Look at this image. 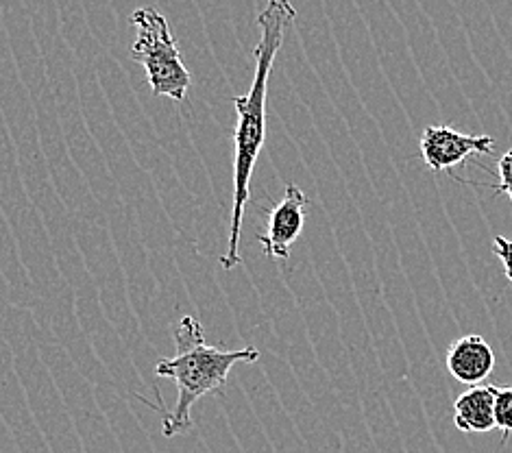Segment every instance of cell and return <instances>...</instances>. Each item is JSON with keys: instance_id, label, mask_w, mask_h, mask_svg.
<instances>
[{"instance_id": "1", "label": "cell", "mask_w": 512, "mask_h": 453, "mask_svg": "<svg viewBox=\"0 0 512 453\" xmlns=\"http://www.w3.org/2000/svg\"><path fill=\"white\" fill-rule=\"evenodd\" d=\"M297 20V9L290 0H268V5L258 18L262 38L255 46V75L251 90L245 96H236L234 105L238 112V125L234 133V210H231V227L227 251L221 257L225 271L240 264V231L245 207L249 203L253 168L258 164L260 151L266 138V96L268 77L275 59L282 51L288 29Z\"/></svg>"}, {"instance_id": "9", "label": "cell", "mask_w": 512, "mask_h": 453, "mask_svg": "<svg viewBox=\"0 0 512 453\" xmlns=\"http://www.w3.org/2000/svg\"><path fill=\"white\" fill-rule=\"evenodd\" d=\"M495 194H506L512 203V149L499 157V186Z\"/></svg>"}, {"instance_id": "3", "label": "cell", "mask_w": 512, "mask_h": 453, "mask_svg": "<svg viewBox=\"0 0 512 453\" xmlns=\"http://www.w3.org/2000/svg\"><path fill=\"white\" fill-rule=\"evenodd\" d=\"M136 27V42L131 59L146 72V81L155 96H170L177 103L186 101L192 77L181 59L179 46L168 20L153 7H140L131 16Z\"/></svg>"}, {"instance_id": "5", "label": "cell", "mask_w": 512, "mask_h": 453, "mask_svg": "<svg viewBox=\"0 0 512 453\" xmlns=\"http://www.w3.org/2000/svg\"><path fill=\"white\" fill-rule=\"evenodd\" d=\"M306 210L308 197L295 183H288L284 199L273 207L271 216H268L266 234L258 238L266 257L282 262L288 260L292 242L301 236L303 225H306Z\"/></svg>"}, {"instance_id": "6", "label": "cell", "mask_w": 512, "mask_h": 453, "mask_svg": "<svg viewBox=\"0 0 512 453\" xmlns=\"http://www.w3.org/2000/svg\"><path fill=\"white\" fill-rule=\"evenodd\" d=\"M445 362L458 382L480 386L495 369V351L480 334H467L451 342Z\"/></svg>"}, {"instance_id": "8", "label": "cell", "mask_w": 512, "mask_h": 453, "mask_svg": "<svg viewBox=\"0 0 512 453\" xmlns=\"http://www.w3.org/2000/svg\"><path fill=\"white\" fill-rule=\"evenodd\" d=\"M495 427L506 443L512 436V386L495 390Z\"/></svg>"}, {"instance_id": "10", "label": "cell", "mask_w": 512, "mask_h": 453, "mask_svg": "<svg viewBox=\"0 0 512 453\" xmlns=\"http://www.w3.org/2000/svg\"><path fill=\"white\" fill-rule=\"evenodd\" d=\"M493 253L502 260L504 264V273L508 277V281L512 284V240L504 238V236H495L493 240Z\"/></svg>"}, {"instance_id": "2", "label": "cell", "mask_w": 512, "mask_h": 453, "mask_svg": "<svg viewBox=\"0 0 512 453\" xmlns=\"http://www.w3.org/2000/svg\"><path fill=\"white\" fill-rule=\"evenodd\" d=\"M175 347L173 358L155 366V375L175 379L177 384V403L164 419V436L168 438L190 430L194 403L221 388L238 362L260 360L255 347L227 351L205 345L203 325L194 316H184L175 327Z\"/></svg>"}, {"instance_id": "7", "label": "cell", "mask_w": 512, "mask_h": 453, "mask_svg": "<svg viewBox=\"0 0 512 453\" xmlns=\"http://www.w3.org/2000/svg\"><path fill=\"white\" fill-rule=\"evenodd\" d=\"M497 386H469L454 401V425L465 434H486L495 430Z\"/></svg>"}, {"instance_id": "4", "label": "cell", "mask_w": 512, "mask_h": 453, "mask_svg": "<svg viewBox=\"0 0 512 453\" xmlns=\"http://www.w3.org/2000/svg\"><path fill=\"white\" fill-rule=\"evenodd\" d=\"M493 151L491 136H467L449 125L425 127L421 133V155L434 173H447L471 155H491Z\"/></svg>"}]
</instances>
